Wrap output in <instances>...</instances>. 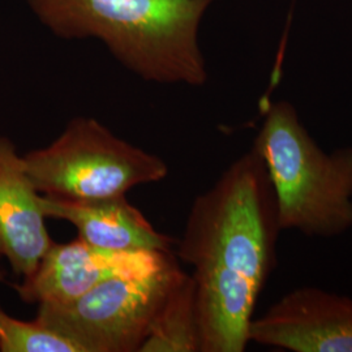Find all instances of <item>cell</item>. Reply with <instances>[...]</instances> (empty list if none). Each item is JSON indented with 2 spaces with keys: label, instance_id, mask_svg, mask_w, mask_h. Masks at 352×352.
<instances>
[{
  "label": "cell",
  "instance_id": "cell-1",
  "mask_svg": "<svg viewBox=\"0 0 352 352\" xmlns=\"http://www.w3.org/2000/svg\"><path fill=\"white\" fill-rule=\"evenodd\" d=\"M282 232L269 176L253 149L193 200L175 254L193 269L200 352L247 350Z\"/></svg>",
  "mask_w": 352,
  "mask_h": 352
},
{
  "label": "cell",
  "instance_id": "cell-2",
  "mask_svg": "<svg viewBox=\"0 0 352 352\" xmlns=\"http://www.w3.org/2000/svg\"><path fill=\"white\" fill-rule=\"evenodd\" d=\"M212 0H29L62 37H98L140 77L201 87L206 64L197 42Z\"/></svg>",
  "mask_w": 352,
  "mask_h": 352
},
{
  "label": "cell",
  "instance_id": "cell-3",
  "mask_svg": "<svg viewBox=\"0 0 352 352\" xmlns=\"http://www.w3.org/2000/svg\"><path fill=\"white\" fill-rule=\"evenodd\" d=\"M252 149L261 158L282 231L333 239L352 230V146L325 151L295 107L270 103Z\"/></svg>",
  "mask_w": 352,
  "mask_h": 352
},
{
  "label": "cell",
  "instance_id": "cell-4",
  "mask_svg": "<svg viewBox=\"0 0 352 352\" xmlns=\"http://www.w3.org/2000/svg\"><path fill=\"white\" fill-rule=\"evenodd\" d=\"M24 162L41 195L74 201L126 196L168 175L161 157L84 116L72 119L47 146L29 151Z\"/></svg>",
  "mask_w": 352,
  "mask_h": 352
},
{
  "label": "cell",
  "instance_id": "cell-5",
  "mask_svg": "<svg viewBox=\"0 0 352 352\" xmlns=\"http://www.w3.org/2000/svg\"><path fill=\"white\" fill-rule=\"evenodd\" d=\"M183 273L176 257L149 273L107 279L72 302L38 304L36 318L81 352H140L154 317Z\"/></svg>",
  "mask_w": 352,
  "mask_h": 352
},
{
  "label": "cell",
  "instance_id": "cell-6",
  "mask_svg": "<svg viewBox=\"0 0 352 352\" xmlns=\"http://www.w3.org/2000/svg\"><path fill=\"white\" fill-rule=\"evenodd\" d=\"M174 258L175 252L109 251L77 236L52 241L34 272L12 289L28 304L72 302L107 279L149 273Z\"/></svg>",
  "mask_w": 352,
  "mask_h": 352
},
{
  "label": "cell",
  "instance_id": "cell-7",
  "mask_svg": "<svg viewBox=\"0 0 352 352\" xmlns=\"http://www.w3.org/2000/svg\"><path fill=\"white\" fill-rule=\"evenodd\" d=\"M250 342L289 352H352V296L302 286L253 318Z\"/></svg>",
  "mask_w": 352,
  "mask_h": 352
},
{
  "label": "cell",
  "instance_id": "cell-8",
  "mask_svg": "<svg viewBox=\"0 0 352 352\" xmlns=\"http://www.w3.org/2000/svg\"><path fill=\"white\" fill-rule=\"evenodd\" d=\"M42 195L8 138H0V251L17 277L30 276L50 248Z\"/></svg>",
  "mask_w": 352,
  "mask_h": 352
},
{
  "label": "cell",
  "instance_id": "cell-9",
  "mask_svg": "<svg viewBox=\"0 0 352 352\" xmlns=\"http://www.w3.org/2000/svg\"><path fill=\"white\" fill-rule=\"evenodd\" d=\"M47 218L71 223L78 238L109 251L175 252L176 239L157 231L126 196L98 200H60L42 195Z\"/></svg>",
  "mask_w": 352,
  "mask_h": 352
},
{
  "label": "cell",
  "instance_id": "cell-10",
  "mask_svg": "<svg viewBox=\"0 0 352 352\" xmlns=\"http://www.w3.org/2000/svg\"><path fill=\"white\" fill-rule=\"evenodd\" d=\"M200 347L196 286L184 272L154 317L140 352H200Z\"/></svg>",
  "mask_w": 352,
  "mask_h": 352
},
{
  "label": "cell",
  "instance_id": "cell-11",
  "mask_svg": "<svg viewBox=\"0 0 352 352\" xmlns=\"http://www.w3.org/2000/svg\"><path fill=\"white\" fill-rule=\"evenodd\" d=\"M0 351L81 352L63 334L45 325L38 318L19 320L0 307Z\"/></svg>",
  "mask_w": 352,
  "mask_h": 352
},
{
  "label": "cell",
  "instance_id": "cell-12",
  "mask_svg": "<svg viewBox=\"0 0 352 352\" xmlns=\"http://www.w3.org/2000/svg\"><path fill=\"white\" fill-rule=\"evenodd\" d=\"M1 257H3V254H1V251H0V258H1ZM6 277H7V274H6V272H4V270H3V269H1V267H0V283H1V282H4V280H6Z\"/></svg>",
  "mask_w": 352,
  "mask_h": 352
}]
</instances>
